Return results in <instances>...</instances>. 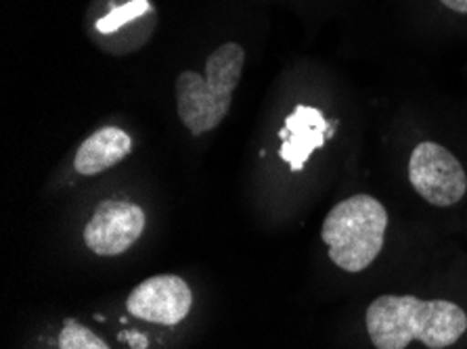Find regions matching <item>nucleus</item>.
Listing matches in <instances>:
<instances>
[{"mask_svg":"<svg viewBox=\"0 0 467 349\" xmlns=\"http://www.w3.org/2000/svg\"><path fill=\"white\" fill-rule=\"evenodd\" d=\"M365 324L378 349H407L413 341L444 349L465 334L467 314L444 299L421 302L413 295H381L367 310Z\"/></svg>","mask_w":467,"mask_h":349,"instance_id":"f257e3e1","label":"nucleus"},{"mask_svg":"<svg viewBox=\"0 0 467 349\" xmlns=\"http://www.w3.org/2000/svg\"><path fill=\"white\" fill-rule=\"evenodd\" d=\"M245 63V51L237 42H224L206 61V74L182 71L176 77V107L181 122L193 137L206 134L223 122L231 109Z\"/></svg>","mask_w":467,"mask_h":349,"instance_id":"f03ea898","label":"nucleus"},{"mask_svg":"<svg viewBox=\"0 0 467 349\" xmlns=\"http://www.w3.org/2000/svg\"><path fill=\"white\" fill-rule=\"evenodd\" d=\"M388 211L371 195H355L339 201L325 218L321 237L329 260L344 272H363L378 260L384 247Z\"/></svg>","mask_w":467,"mask_h":349,"instance_id":"7ed1b4c3","label":"nucleus"},{"mask_svg":"<svg viewBox=\"0 0 467 349\" xmlns=\"http://www.w3.org/2000/svg\"><path fill=\"white\" fill-rule=\"evenodd\" d=\"M409 180L434 208L457 205L467 192V176L459 159L438 142H420L409 159Z\"/></svg>","mask_w":467,"mask_h":349,"instance_id":"20e7f679","label":"nucleus"},{"mask_svg":"<svg viewBox=\"0 0 467 349\" xmlns=\"http://www.w3.org/2000/svg\"><path fill=\"white\" fill-rule=\"evenodd\" d=\"M145 231V211L129 201H101L84 228V243L101 258H113L137 243Z\"/></svg>","mask_w":467,"mask_h":349,"instance_id":"39448f33","label":"nucleus"},{"mask_svg":"<svg viewBox=\"0 0 467 349\" xmlns=\"http://www.w3.org/2000/svg\"><path fill=\"white\" fill-rule=\"evenodd\" d=\"M193 293L189 284L174 274H158L130 291L126 308L139 320L153 324L174 326L187 318Z\"/></svg>","mask_w":467,"mask_h":349,"instance_id":"423d86ee","label":"nucleus"},{"mask_svg":"<svg viewBox=\"0 0 467 349\" xmlns=\"http://www.w3.org/2000/svg\"><path fill=\"white\" fill-rule=\"evenodd\" d=\"M336 128L331 126L317 107L298 105L285 118V126L279 130L281 159L292 168V172H302L306 161L317 149L325 147L327 139L334 137Z\"/></svg>","mask_w":467,"mask_h":349,"instance_id":"0eeeda50","label":"nucleus"},{"mask_svg":"<svg viewBox=\"0 0 467 349\" xmlns=\"http://www.w3.org/2000/svg\"><path fill=\"white\" fill-rule=\"evenodd\" d=\"M132 153V139L116 126H108L82 142L78 149L74 168L80 176H97L118 166Z\"/></svg>","mask_w":467,"mask_h":349,"instance_id":"6e6552de","label":"nucleus"},{"mask_svg":"<svg viewBox=\"0 0 467 349\" xmlns=\"http://www.w3.org/2000/svg\"><path fill=\"white\" fill-rule=\"evenodd\" d=\"M151 9L150 0H129V3L116 6V9L109 11L108 15L97 21V30L101 34H111L118 32L119 27H124L129 21H134L143 17L147 11Z\"/></svg>","mask_w":467,"mask_h":349,"instance_id":"1a4fd4ad","label":"nucleus"},{"mask_svg":"<svg viewBox=\"0 0 467 349\" xmlns=\"http://www.w3.org/2000/svg\"><path fill=\"white\" fill-rule=\"evenodd\" d=\"M59 349H111L101 337L84 326L76 323L74 318H67L59 334Z\"/></svg>","mask_w":467,"mask_h":349,"instance_id":"9d476101","label":"nucleus"},{"mask_svg":"<svg viewBox=\"0 0 467 349\" xmlns=\"http://www.w3.org/2000/svg\"><path fill=\"white\" fill-rule=\"evenodd\" d=\"M119 339H129L134 349H145L147 345H150V341H147L145 334H140V333H130V334L122 333V334H119Z\"/></svg>","mask_w":467,"mask_h":349,"instance_id":"9b49d317","label":"nucleus"},{"mask_svg":"<svg viewBox=\"0 0 467 349\" xmlns=\"http://www.w3.org/2000/svg\"><path fill=\"white\" fill-rule=\"evenodd\" d=\"M441 3L451 11L463 13V15H467V0H441Z\"/></svg>","mask_w":467,"mask_h":349,"instance_id":"f8f14e48","label":"nucleus"}]
</instances>
